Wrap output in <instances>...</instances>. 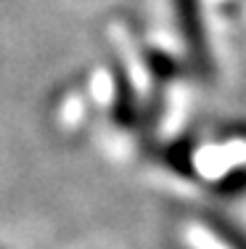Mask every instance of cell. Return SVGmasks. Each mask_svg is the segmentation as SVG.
I'll use <instances>...</instances> for the list:
<instances>
[{"label":"cell","mask_w":246,"mask_h":249,"mask_svg":"<svg viewBox=\"0 0 246 249\" xmlns=\"http://www.w3.org/2000/svg\"><path fill=\"white\" fill-rule=\"evenodd\" d=\"M167 162H169V167H175L178 173L193 175V164H191L193 162V146H191V141L188 138L178 141V143L167 151Z\"/></svg>","instance_id":"obj_4"},{"label":"cell","mask_w":246,"mask_h":249,"mask_svg":"<svg viewBox=\"0 0 246 249\" xmlns=\"http://www.w3.org/2000/svg\"><path fill=\"white\" fill-rule=\"evenodd\" d=\"M146 64L154 72V77H162V80H172V77L180 74V64L172 56H164V53H148Z\"/></svg>","instance_id":"obj_5"},{"label":"cell","mask_w":246,"mask_h":249,"mask_svg":"<svg viewBox=\"0 0 246 249\" xmlns=\"http://www.w3.org/2000/svg\"><path fill=\"white\" fill-rule=\"evenodd\" d=\"M114 117L119 124H132L135 122V90L119 72L116 77V104H114Z\"/></svg>","instance_id":"obj_3"},{"label":"cell","mask_w":246,"mask_h":249,"mask_svg":"<svg viewBox=\"0 0 246 249\" xmlns=\"http://www.w3.org/2000/svg\"><path fill=\"white\" fill-rule=\"evenodd\" d=\"M207 228L225 244L228 249H246V231L238 228L222 215H207Z\"/></svg>","instance_id":"obj_2"},{"label":"cell","mask_w":246,"mask_h":249,"mask_svg":"<svg viewBox=\"0 0 246 249\" xmlns=\"http://www.w3.org/2000/svg\"><path fill=\"white\" fill-rule=\"evenodd\" d=\"M214 191L222 194V196H238V194H244L246 191V170L236 167L228 175H222L217 180V186H214Z\"/></svg>","instance_id":"obj_6"},{"label":"cell","mask_w":246,"mask_h":249,"mask_svg":"<svg viewBox=\"0 0 246 249\" xmlns=\"http://www.w3.org/2000/svg\"><path fill=\"white\" fill-rule=\"evenodd\" d=\"M175 19H178L183 43L188 48L191 64L198 77L212 80L214 64H212V51L207 40V27L201 16V0H175Z\"/></svg>","instance_id":"obj_1"}]
</instances>
